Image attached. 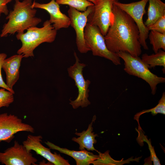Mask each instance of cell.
<instances>
[{
  "label": "cell",
  "mask_w": 165,
  "mask_h": 165,
  "mask_svg": "<svg viewBox=\"0 0 165 165\" xmlns=\"http://www.w3.org/2000/svg\"><path fill=\"white\" fill-rule=\"evenodd\" d=\"M13 0H0V17L1 14L3 13L8 15L9 11L7 7V4Z\"/></svg>",
  "instance_id": "26"
},
{
  "label": "cell",
  "mask_w": 165,
  "mask_h": 165,
  "mask_svg": "<svg viewBox=\"0 0 165 165\" xmlns=\"http://www.w3.org/2000/svg\"><path fill=\"white\" fill-rule=\"evenodd\" d=\"M7 56L6 54L5 53H0V87L4 88L14 94V91L13 90L11 89L7 85L6 83L4 82L2 76L1 71L2 65L3 61L6 58Z\"/></svg>",
  "instance_id": "24"
},
{
  "label": "cell",
  "mask_w": 165,
  "mask_h": 165,
  "mask_svg": "<svg viewBox=\"0 0 165 165\" xmlns=\"http://www.w3.org/2000/svg\"><path fill=\"white\" fill-rule=\"evenodd\" d=\"M84 38L86 46L93 55L108 59L116 65L121 64L120 58L117 53L108 49L104 36L97 27L87 23L84 31Z\"/></svg>",
  "instance_id": "5"
},
{
  "label": "cell",
  "mask_w": 165,
  "mask_h": 165,
  "mask_svg": "<svg viewBox=\"0 0 165 165\" xmlns=\"http://www.w3.org/2000/svg\"><path fill=\"white\" fill-rule=\"evenodd\" d=\"M113 21L104 38L111 52L127 53L139 57L142 52L139 42V31L133 19L126 13L113 4Z\"/></svg>",
  "instance_id": "1"
},
{
  "label": "cell",
  "mask_w": 165,
  "mask_h": 165,
  "mask_svg": "<svg viewBox=\"0 0 165 165\" xmlns=\"http://www.w3.org/2000/svg\"><path fill=\"white\" fill-rule=\"evenodd\" d=\"M96 119V116L94 115L87 129L81 133L76 132L75 134L79 137L77 138L73 137L72 138V141L79 144V149L80 150L86 149L88 151H96L97 152L94 148V145L97 142L95 138L98 136V135L97 134H95L93 132V128L92 127L93 123Z\"/></svg>",
  "instance_id": "16"
},
{
  "label": "cell",
  "mask_w": 165,
  "mask_h": 165,
  "mask_svg": "<svg viewBox=\"0 0 165 165\" xmlns=\"http://www.w3.org/2000/svg\"><path fill=\"white\" fill-rule=\"evenodd\" d=\"M42 137L41 135H28L23 145L29 150L34 151L55 165H70L68 160L65 159L56 152L52 153L50 148L44 146L41 143Z\"/></svg>",
  "instance_id": "12"
},
{
  "label": "cell",
  "mask_w": 165,
  "mask_h": 165,
  "mask_svg": "<svg viewBox=\"0 0 165 165\" xmlns=\"http://www.w3.org/2000/svg\"><path fill=\"white\" fill-rule=\"evenodd\" d=\"M151 112L153 116L158 113L165 114V93L163 92L162 97L159 101L158 104L154 108L147 110H143L137 113L134 116V119L138 121L139 126V117L142 114L146 113Z\"/></svg>",
  "instance_id": "21"
},
{
  "label": "cell",
  "mask_w": 165,
  "mask_h": 165,
  "mask_svg": "<svg viewBox=\"0 0 165 165\" xmlns=\"http://www.w3.org/2000/svg\"><path fill=\"white\" fill-rule=\"evenodd\" d=\"M148 0L141 1L129 3H123L119 2L114 4L128 14L134 20L139 31V42L141 46L145 50L148 48L146 42L149 31L145 24L143 20L145 13V8Z\"/></svg>",
  "instance_id": "8"
},
{
  "label": "cell",
  "mask_w": 165,
  "mask_h": 165,
  "mask_svg": "<svg viewBox=\"0 0 165 165\" xmlns=\"http://www.w3.org/2000/svg\"><path fill=\"white\" fill-rule=\"evenodd\" d=\"M59 5L55 0H51L47 3H40L36 2L32 3L33 8H39L46 10L50 14L49 20L54 28L57 31L62 28H67L70 26V20L68 16L62 13Z\"/></svg>",
  "instance_id": "13"
},
{
  "label": "cell",
  "mask_w": 165,
  "mask_h": 165,
  "mask_svg": "<svg viewBox=\"0 0 165 165\" xmlns=\"http://www.w3.org/2000/svg\"><path fill=\"white\" fill-rule=\"evenodd\" d=\"M59 5H68L80 12L86 11L89 6L94 5L92 2L87 0H55Z\"/></svg>",
  "instance_id": "20"
},
{
  "label": "cell",
  "mask_w": 165,
  "mask_h": 165,
  "mask_svg": "<svg viewBox=\"0 0 165 165\" xmlns=\"http://www.w3.org/2000/svg\"><path fill=\"white\" fill-rule=\"evenodd\" d=\"M94 9V5L89 6L84 12H80L69 6L68 11L70 25L75 30L76 34V44L78 51L86 53L90 49L86 46L84 38V31L87 23L88 17Z\"/></svg>",
  "instance_id": "10"
},
{
  "label": "cell",
  "mask_w": 165,
  "mask_h": 165,
  "mask_svg": "<svg viewBox=\"0 0 165 165\" xmlns=\"http://www.w3.org/2000/svg\"><path fill=\"white\" fill-rule=\"evenodd\" d=\"M147 27L149 31H154L161 33L165 34V15Z\"/></svg>",
  "instance_id": "23"
},
{
  "label": "cell",
  "mask_w": 165,
  "mask_h": 165,
  "mask_svg": "<svg viewBox=\"0 0 165 165\" xmlns=\"http://www.w3.org/2000/svg\"><path fill=\"white\" fill-rule=\"evenodd\" d=\"M43 26L40 28L36 26L30 27L25 33H17L16 38L22 43L17 51L18 54H22L25 58L34 57V50L40 44L46 42L52 43L55 40L57 31L49 20L45 21Z\"/></svg>",
  "instance_id": "3"
},
{
  "label": "cell",
  "mask_w": 165,
  "mask_h": 165,
  "mask_svg": "<svg viewBox=\"0 0 165 165\" xmlns=\"http://www.w3.org/2000/svg\"><path fill=\"white\" fill-rule=\"evenodd\" d=\"M148 17L145 24L148 27L165 15V4L161 0H148Z\"/></svg>",
  "instance_id": "17"
},
{
  "label": "cell",
  "mask_w": 165,
  "mask_h": 165,
  "mask_svg": "<svg viewBox=\"0 0 165 165\" xmlns=\"http://www.w3.org/2000/svg\"><path fill=\"white\" fill-rule=\"evenodd\" d=\"M142 61L148 66V68H151L156 66H162L163 73L165 72V52L161 49L156 53L148 55L143 54L141 58Z\"/></svg>",
  "instance_id": "18"
},
{
  "label": "cell",
  "mask_w": 165,
  "mask_h": 165,
  "mask_svg": "<svg viewBox=\"0 0 165 165\" xmlns=\"http://www.w3.org/2000/svg\"><path fill=\"white\" fill-rule=\"evenodd\" d=\"M119 0H96L94 9L88 17L87 23L97 27L104 36L106 34L113 20L114 4Z\"/></svg>",
  "instance_id": "7"
},
{
  "label": "cell",
  "mask_w": 165,
  "mask_h": 165,
  "mask_svg": "<svg viewBox=\"0 0 165 165\" xmlns=\"http://www.w3.org/2000/svg\"><path fill=\"white\" fill-rule=\"evenodd\" d=\"M93 3L96 0H87Z\"/></svg>",
  "instance_id": "27"
},
{
  "label": "cell",
  "mask_w": 165,
  "mask_h": 165,
  "mask_svg": "<svg viewBox=\"0 0 165 165\" xmlns=\"http://www.w3.org/2000/svg\"><path fill=\"white\" fill-rule=\"evenodd\" d=\"M143 140L144 141L146 142L148 144L149 149L151 154V158L152 161H153L154 165H160V161L157 157L154 149V147L151 145V141L148 140L145 137H143Z\"/></svg>",
  "instance_id": "25"
},
{
  "label": "cell",
  "mask_w": 165,
  "mask_h": 165,
  "mask_svg": "<svg viewBox=\"0 0 165 165\" xmlns=\"http://www.w3.org/2000/svg\"><path fill=\"white\" fill-rule=\"evenodd\" d=\"M75 59V63L68 68L69 76L73 79L75 82V85L78 90V96L74 101L70 100L69 103L75 109L81 106L82 108L86 107L90 105V102L88 99L89 97V86L90 81L87 79L85 80L82 71L86 64L79 62V59L75 52L74 53Z\"/></svg>",
  "instance_id": "6"
},
{
  "label": "cell",
  "mask_w": 165,
  "mask_h": 165,
  "mask_svg": "<svg viewBox=\"0 0 165 165\" xmlns=\"http://www.w3.org/2000/svg\"><path fill=\"white\" fill-rule=\"evenodd\" d=\"M45 143L50 149L57 150L72 157L75 160L77 165H89L93 164L99 157V155H94L85 149L79 151L71 150L66 148H61L49 141Z\"/></svg>",
  "instance_id": "15"
},
{
  "label": "cell",
  "mask_w": 165,
  "mask_h": 165,
  "mask_svg": "<svg viewBox=\"0 0 165 165\" xmlns=\"http://www.w3.org/2000/svg\"><path fill=\"white\" fill-rule=\"evenodd\" d=\"M4 88L0 89V108L8 107L14 101L13 94Z\"/></svg>",
  "instance_id": "22"
},
{
  "label": "cell",
  "mask_w": 165,
  "mask_h": 165,
  "mask_svg": "<svg viewBox=\"0 0 165 165\" xmlns=\"http://www.w3.org/2000/svg\"><path fill=\"white\" fill-rule=\"evenodd\" d=\"M21 131L33 133L35 129L14 115L7 113L0 114V142L9 143L14 138L15 134Z\"/></svg>",
  "instance_id": "9"
},
{
  "label": "cell",
  "mask_w": 165,
  "mask_h": 165,
  "mask_svg": "<svg viewBox=\"0 0 165 165\" xmlns=\"http://www.w3.org/2000/svg\"><path fill=\"white\" fill-rule=\"evenodd\" d=\"M117 53L124 61V71L130 75L145 81L149 85L153 95L156 93L157 85L165 82V78L158 76L152 72L139 57L134 56L124 52H119Z\"/></svg>",
  "instance_id": "4"
},
{
  "label": "cell",
  "mask_w": 165,
  "mask_h": 165,
  "mask_svg": "<svg viewBox=\"0 0 165 165\" xmlns=\"http://www.w3.org/2000/svg\"><path fill=\"white\" fill-rule=\"evenodd\" d=\"M15 1L13 9L6 17L8 21L3 26L0 35L1 37L16 32H23L30 27L36 26L42 21L41 19L35 16L37 10L32 7V0Z\"/></svg>",
  "instance_id": "2"
},
{
  "label": "cell",
  "mask_w": 165,
  "mask_h": 165,
  "mask_svg": "<svg viewBox=\"0 0 165 165\" xmlns=\"http://www.w3.org/2000/svg\"><path fill=\"white\" fill-rule=\"evenodd\" d=\"M22 144L15 141L14 145L0 152V163L5 165H35L37 160Z\"/></svg>",
  "instance_id": "11"
},
{
  "label": "cell",
  "mask_w": 165,
  "mask_h": 165,
  "mask_svg": "<svg viewBox=\"0 0 165 165\" xmlns=\"http://www.w3.org/2000/svg\"><path fill=\"white\" fill-rule=\"evenodd\" d=\"M22 54L15 55L5 59L2 64V68L6 75V84L11 89L19 79L20 68L22 58Z\"/></svg>",
  "instance_id": "14"
},
{
  "label": "cell",
  "mask_w": 165,
  "mask_h": 165,
  "mask_svg": "<svg viewBox=\"0 0 165 165\" xmlns=\"http://www.w3.org/2000/svg\"><path fill=\"white\" fill-rule=\"evenodd\" d=\"M148 37L150 43L152 46V49L155 53L160 49L165 50V34H163L154 31H150Z\"/></svg>",
  "instance_id": "19"
}]
</instances>
